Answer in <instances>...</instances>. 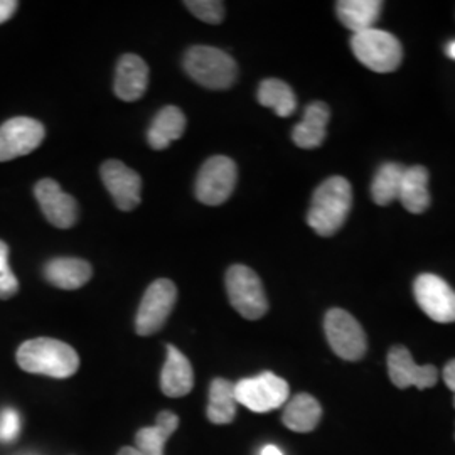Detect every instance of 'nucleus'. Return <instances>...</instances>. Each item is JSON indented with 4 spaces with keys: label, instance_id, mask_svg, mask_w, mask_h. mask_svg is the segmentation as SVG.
Returning <instances> with one entry per match:
<instances>
[{
    "label": "nucleus",
    "instance_id": "obj_1",
    "mask_svg": "<svg viewBox=\"0 0 455 455\" xmlns=\"http://www.w3.org/2000/svg\"><path fill=\"white\" fill-rule=\"evenodd\" d=\"M16 359L26 373L58 379L73 376L80 368L78 353L69 344L51 338H37L20 344Z\"/></svg>",
    "mask_w": 455,
    "mask_h": 455
},
{
    "label": "nucleus",
    "instance_id": "obj_2",
    "mask_svg": "<svg viewBox=\"0 0 455 455\" xmlns=\"http://www.w3.org/2000/svg\"><path fill=\"white\" fill-rule=\"evenodd\" d=\"M353 204L349 180L341 176L325 180L312 196L307 223L319 236H332L347 220Z\"/></svg>",
    "mask_w": 455,
    "mask_h": 455
},
{
    "label": "nucleus",
    "instance_id": "obj_3",
    "mask_svg": "<svg viewBox=\"0 0 455 455\" xmlns=\"http://www.w3.org/2000/svg\"><path fill=\"white\" fill-rule=\"evenodd\" d=\"M184 69L204 88L228 90L236 82V61L221 49L212 46H193L184 56Z\"/></svg>",
    "mask_w": 455,
    "mask_h": 455
},
{
    "label": "nucleus",
    "instance_id": "obj_4",
    "mask_svg": "<svg viewBox=\"0 0 455 455\" xmlns=\"http://www.w3.org/2000/svg\"><path fill=\"white\" fill-rule=\"evenodd\" d=\"M351 48L359 63L374 73H391L403 60L400 41L393 34L376 28L355 34Z\"/></svg>",
    "mask_w": 455,
    "mask_h": 455
},
{
    "label": "nucleus",
    "instance_id": "obj_5",
    "mask_svg": "<svg viewBox=\"0 0 455 455\" xmlns=\"http://www.w3.org/2000/svg\"><path fill=\"white\" fill-rule=\"evenodd\" d=\"M227 292L233 309L248 321H259L268 310L260 276L250 267L233 265L228 268Z\"/></svg>",
    "mask_w": 455,
    "mask_h": 455
},
{
    "label": "nucleus",
    "instance_id": "obj_6",
    "mask_svg": "<svg viewBox=\"0 0 455 455\" xmlns=\"http://www.w3.org/2000/svg\"><path fill=\"white\" fill-rule=\"evenodd\" d=\"M289 395V383L270 371L255 378H244L235 385L236 403H242L255 413H267L285 405Z\"/></svg>",
    "mask_w": 455,
    "mask_h": 455
},
{
    "label": "nucleus",
    "instance_id": "obj_7",
    "mask_svg": "<svg viewBox=\"0 0 455 455\" xmlns=\"http://www.w3.org/2000/svg\"><path fill=\"white\" fill-rule=\"evenodd\" d=\"M238 169L227 156H214L203 164L196 180V197L206 206H220L233 195Z\"/></svg>",
    "mask_w": 455,
    "mask_h": 455
},
{
    "label": "nucleus",
    "instance_id": "obj_8",
    "mask_svg": "<svg viewBox=\"0 0 455 455\" xmlns=\"http://www.w3.org/2000/svg\"><path fill=\"white\" fill-rule=\"evenodd\" d=\"M178 289L169 278H159L148 285L135 317V331L139 336H152L163 329L167 317L174 309Z\"/></svg>",
    "mask_w": 455,
    "mask_h": 455
},
{
    "label": "nucleus",
    "instance_id": "obj_9",
    "mask_svg": "<svg viewBox=\"0 0 455 455\" xmlns=\"http://www.w3.org/2000/svg\"><path fill=\"white\" fill-rule=\"evenodd\" d=\"M324 331L331 349L339 358L358 361L366 355V334L349 312L342 309L329 310L325 314Z\"/></svg>",
    "mask_w": 455,
    "mask_h": 455
},
{
    "label": "nucleus",
    "instance_id": "obj_10",
    "mask_svg": "<svg viewBox=\"0 0 455 455\" xmlns=\"http://www.w3.org/2000/svg\"><path fill=\"white\" fill-rule=\"evenodd\" d=\"M44 125L29 116H16L0 125V163L28 156L44 140Z\"/></svg>",
    "mask_w": 455,
    "mask_h": 455
},
{
    "label": "nucleus",
    "instance_id": "obj_11",
    "mask_svg": "<svg viewBox=\"0 0 455 455\" xmlns=\"http://www.w3.org/2000/svg\"><path fill=\"white\" fill-rule=\"evenodd\" d=\"M420 309L435 323H455V291L440 276L423 274L413 283Z\"/></svg>",
    "mask_w": 455,
    "mask_h": 455
},
{
    "label": "nucleus",
    "instance_id": "obj_12",
    "mask_svg": "<svg viewBox=\"0 0 455 455\" xmlns=\"http://www.w3.org/2000/svg\"><path fill=\"white\" fill-rule=\"evenodd\" d=\"M100 176L118 210L132 212L140 204L142 180L129 165L120 161H107L100 169Z\"/></svg>",
    "mask_w": 455,
    "mask_h": 455
},
{
    "label": "nucleus",
    "instance_id": "obj_13",
    "mask_svg": "<svg viewBox=\"0 0 455 455\" xmlns=\"http://www.w3.org/2000/svg\"><path fill=\"white\" fill-rule=\"evenodd\" d=\"M388 373L396 388L405 390L417 387L419 390L432 388L439 381V370L432 364L419 366L403 346H395L388 353Z\"/></svg>",
    "mask_w": 455,
    "mask_h": 455
},
{
    "label": "nucleus",
    "instance_id": "obj_14",
    "mask_svg": "<svg viewBox=\"0 0 455 455\" xmlns=\"http://www.w3.org/2000/svg\"><path fill=\"white\" fill-rule=\"evenodd\" d=\"M34 195L52 227L71 228L78 220V203L73 196L68 195L61 186L52 180H39L34 188Z\"/></svg>",
    "mask_w": 455,
    "mask_h": 455
},
{
    "label": "nucleus",
    "instance_id": "obj_15",
    "mask_svg": "<svg viewBox=\"0 0 455 455\" xmlns=\"http://www.w3.org/2000/svg\"><path fill=\"white\" fill-rule=\"evenodd\" d=\"M148 66L137 54H124L116 65L114 92L122 101H137L146 95Z\"/></svg>",
    "mask_w": 455,
    "mask_h": 455
},
{
    "label": "nucleus",
    "instance_id": "obj_16",
    "mask_svg": "<svg viewBox=\"0 0 455 455\" xmlns=\"http://www.w3.org/2000/svg\"><path fill=\"white\" fill-rule=\"evenodd\" d=\"M195 387V373L189 359L172 344H167V358L161 373V388L169 398H180L191 393Z\"/></svg>",
    "mask_w": 455,
    "mask_h": 455
},
{
    "label": "nucleus",
    "instance_id": "obj_17",
    "mask_svg": "<svg viewBox=\"0 0 455 455\" xmlns=\"http://www.w3.org/2000/svg\"><path fill=\"white\" fill-rule=\"evenodd\" d=\"M92 265L82 259L60 257L52 259L44 267V276L51 285L63 291H76L86 285L92 278Z\"/></svg>",
    "mask_w": 455,
    "mask_h": 455
},
{
    "label": "nucleus",
    "instance_id": "obj_18",
    "mask_svg": "<svg viewBox=\"0 0 455 455\" xmlns=\"http://www.w3.org/2000/svg\"><path fill=\"white\" fill-rule=\"evenodd\" d=\"M331 110L324 101H312L304 112L300 124L293 127L292 140L300 148H315L323 146L327 133Z\"/></svg>",
    "mask_w": 455,
    "mask_h": 455
},
{
    "label": "nucleus",
    "instance_id": "obj_19",
    "mask_svg": "<svg viewBox=\"0 0 455 455\" xmlns=\"http://www.w3.org/2000/svg\"><path fill=\"white\" fill-rule=\"evenodd\" d=\"M186 132V115L178 107H164L150 124L147 132V142L156 150H164Z\"/></svg>",
    "mask_w": 455,
    "mask_h": 455
},
{
    "label": "nucleus",
    "instance_id": "obj_20",
    "mask_svg": "<svg viewBox=\"0 0 455 455\" xmlns=\"http://www.w3.org/2000/svg\"><path fill=\"white\" fill-rule=\"evenodd\" d=\"M321 417H323L321 403L312 395L300 393L287 402L282 420L285 423V427L293 432L307 434L319 425Z\"/></svg>",
    "mask_w": 455,
    "mask_h": 455
},
{
    "label": "nucleus",
    "instance_id": "obj_21",
    "mask_svg": "<svg viewBox=\"0 0 455 455\" xmlns=\"http://www.w3.org/2000/svg\"><path fill=\"white\" fill-rule=\"evenodd\" d=\"M180 419L172 411H161L154 427H146L135 435V449L142 455H164V447L178 430Z\"/></svg>",
    "mask_w": 455,
    "mask_h": 455
},
{
    "label": "nucleus",
    "instance_id": "obj_22",
    "mask_svg": "<svg viewBox=\"0 0 455 455\" xmlns=\"http://www.w3.org/2000/svg\"><path fill=\"white\" fill-rule=\"evenodd\" d=\"M381 7L379 0H341L336 4V12L349 31L358 34L373 29Z\"/></svg>",
    "mask_w": 455,
    "mask_h": 455
},
{
    "label": "nucleus",
    "instance_id": "obj_23",
    "mask_svg": "<svg viewBox=\"0 0 455 455\" xmlns=\"http://www.w3.org/2000/svg\"><path fill=\"white\" fill-rule=\"evenodd\" d=\"M398 199L405 206V210L413 214L428 210L430 193H428V171L422 165H413L405 169L400 196Z\"/></svg>",
    "mask_w": 455,
    "mask_h": 455
},
{
    "label": "nucleus",
    "instance_id": "obj_24",
    "mask_svg": "<svg viewBox=\"0 0 455 455\" xmlns=\"http://www.w3.org/2000/svg\"><path fill=\"white\" fill-rule=\"evenodd\" d=\"M236 398L235 385L225 378L212 379L210 387V403L206 410V417L214 425H227L236 417Z\"/></svg>",
    "mask_w": 455,
    "mask_h": 455
},
{
    "label": "nucleus",
    "instance_id": "obj_25",
    "mask_svg": "<svg viewBox=\"0 0 455 455\" xmlns=\"http://www.w3.org/2000/svg\"><path fill=\"white\" fill-rule=\"evenodd\" d=\"M405 169L407 167L396 163L383 164L378 169L371 184V197L376 204L388 206L395 199H398Z\"/></svg>",
    "mask_w": 455,
    "mask_h": 455
},
{
    "label": "nucleus",
    "instance_id": "obj_26",
    "mask_svg": "<svg viewBox=\"0 0 455 455\" xmlns=\"http://www.w3.org/2000/svg\"><path fill=\"white\" fill-rule=\"evenodd\" d=\"M259 101L263 107L272 108L278 116H291L297 108V98L292 88L282 80L268 78L259 86Z\"/></svg>",
    "mask_w": 455,
    "mask_h": 455
},
{
    "label": "nucleus",
    "instance_id": "obj_27",
    "mask_svg": "<svg viewBox=\"0 0 455 455\" xmlns=\"http://www.w3.org/2000/svg\"><path fill=\"white\" fill-rule=\"evenodd\" d=\"M184 5L191 14L208 24H220L225 19V4L218 0H188Z\"/></svg>",
    "mask_w": 455,
    "mask_h": 455
},
{
    "label": "nucleus",
    "instance_id": "obj_28",
    "mask_svg": "<svg viewBox=\"0 0 455 455\" xmlns=\"http://www.w3.org/2000/svg\"><path fill=\"white\" fill-rule=\"evenodd\" d=\"M20 434V415L12 408L0 411V442H14Z\"/></svg>",
    "mask_w": 455,
    "mask_h": 455
},
{
    "label": "nucleus",
    "instance_id": "obj_29",
    "mask_svg": "<svg viewBox=\"0 0 455 455\" xmlns=\"http://www.w3.org/2000/svg\"><path fill=\"white\" fill-rule=\"evenodd\" d=\"M19 291V282H17V276L14 275L12 270H7L0 275V299L2 300H7L11 297L16 295Z\"/></svg>",
    "mask_w": 455,
    "mask_h": 455
},
{
    "label": "nucleus",
    "instance_id": "obj_30",
    "mask_svg": "<svg viewBox=\"0 0 455 455\" xmlns=\"http://www.w3.org/2000/svg\"><path fill=\"white\" fill-rule=\"evenodd\" d=\"M16 0H0V24L7 22L16 12Z\"/></svg>",
    "mask_w": 455,
    "mask_h": 455
},
{
    "label": "nucleus",
    "instance_id": "obj_31",
    "mask_svg": "<svg viewBox=\"0 0 455 455\" xmlns=\"http://www.w3.org/2000/svg\"><path fill=\"white\" fill-rule=\"evenodd\" d=\"M443 381L449 387V390H452L455 393V359L449 361L445 364V368H443Z\"/></svg>",
    "mask_w": 455,
    "mask_h": 455
},
{
    "label": "nucleus",
    "instance_id": "obj_32",
    "mask_svg": "<svg viewBox=\"0 0 455 455\" xmlns=\"http://www.w3.org/2000/svg\"><path fill=\"white\" fill-rule=\"evenodd\" d=\"M11 270L9 267V246L0 240V275Z\"/></svg>",
    "mask_w": 455,
    "mask_h": 455
},
{
    "label": "nucleus",
    "instance_id": "obj_33",
    "mask_svg": "<svg viewBox=\"0 0 455 455\" xmlns=\"http://www.w3.org/2000/svg\"><path fill=\"white\" fill-rule=\"evenodd\" d=\"M261 455H283L280 452V449L275 447V445H267L263 451H261Z\"/></svg>",
    "mask_w": 455,
    "mask_h": 455
},
{
    "label": "nucleus",
    "instance_id": "obj_34",
    "mask_svg": "<svg viewBox=\"0 0 455 455\" xmlns=\"http://www.w3.org/2000/svg\"><path fill=\"white\" fill-rule=\"evenodd\" d=\"M116 455H142L135 447H124V449H120V452Z\"/></svg>",
    "mask_w": 455,
    "mask_h": 455
},
{
    "label": "nucleus",
    "instance_id": "obj_35",
    "mask_svg": "<svg viewBox=\"0 0 455 455\" xmlns=\"http://www.w3.org/2000/svg\"><path fill=\"white\" fill-rule=\"evenodd\" d=\"M447 54H449L452 60H455V41L449 44V48H447Z\"/></svg>",
    "mask_w": 455,
    "mask_h": 455
},
{
    "label": "nucleus",
    "instance_id": "obj_36",
    "mask_svg": "<svg viewBox=\"0 0 455 455\" xmlns=\"http://www.w3.org/2000/svg\"><path fill=\"white\" fill-rule=\"evenodd\" d=\"M454 407H455V396H454Z\"/></svg>",
    "mask_w": 455,
    "mask_h": 455
}]
</instances>
